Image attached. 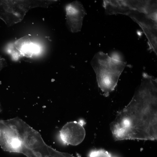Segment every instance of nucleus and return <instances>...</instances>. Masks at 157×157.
Here are the masks:
<instances>
[{
    "instance_id": "1",
    "label": "nucleus",
    "mask_w": 157,
    "mask_h": 157,
    "mask_svg": "<svg viewBox=\"0 0 157 157\" xmlns=\"http://www.w3.org/2000/svg\"><path fill=\"white\" fill-rule=\"evenodd\" d=\"M157 126V79L144 73L132 99L117 113L110 129L116 140H154Z\"/></svg>"
},
{
    "instance_id": "2",
    "label": "nucleus",
    "mask_w": 157,
    "mask_h": 157,
    "mask_svg": "<svg viewBox=\"0 0 157 157\" xmlns=\"http://www.w3.org/2000/svg\"><path fill=\"white\" fill-rule=\"evenodd\" d=\"M91 64L96 73L99 87L104 95L108 96L117 85L126 63L99 52L95 55Z\"/></svg>"
},
{
    "instance_id": "3",
    "label": "nucleus",
    "mask_w": 157,
    "mask_h": 157,
    "mask_svg": "<svg viewBox=\"0 0 157 157\" xmlns=\"http://www.w3.org/2000/svg\"><path fill=\"white\" fill-rule=\"evenodd\" d=\"M85 123L82 120L67 123L60 131L61 140L65 144L74 146L81 143L85 135V131L83 126Z\"/></svg>"
},
{
    "instance_id": "4",
    "label": "nucleus",
    "mask_w": 157,
    "mask_h": 157,
    "mask_svg": "<svg viewBox=\"0 0 157 157\" xmlns=\"http://www.w3.org/2000/svg\"><path fill=\"white\" fill-rule=\"evenodd\" d=\"M66 23L69 30L72 33L80 31L86 11L82 4L76 1L66 6Z\"/></svg>"
},
{
    "instance_id": "5",
    "label": "nucleus",
    "mask_w": 157,
    "mask_h": 157,
    "mask_svg": "<svg viewBox=\"0 0 157 157\" xmlns=\"http://www.w3.org/2000/svg\"><path fill=\"white\" fill-rule=\"evenodd\" d=\"M89 157H114L107 151L102 149L93 150L89 153Z\"/></svg>"
},
{
    "instance_id": "6",
    "label": "nucleus",
    "mask_w": 157,
    "mask_h": 157,
    "mask_svg": "<svg viewBox=\"0 0 157 157\" xmlns=\"http://www.w3.org/2000/svg\"><path fill=\"white\" fill-rule=\"evenodd\" d=\"M6 62L4 59L0 57V72L2 69L6 66ZM1 111V105L0 104V112Z\"/></svg>"
}]
</instances>
